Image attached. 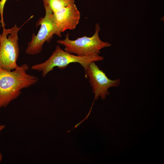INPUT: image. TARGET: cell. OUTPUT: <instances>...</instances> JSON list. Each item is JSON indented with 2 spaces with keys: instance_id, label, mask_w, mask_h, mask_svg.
<instances>
[{
  "instance_id": "1",
  "label": "cell",
  "mask_w": 164,
  "mask_h": 164,
  "mask_svg": "<svg viewBox=\"0 0 164 164\" xmlns=\"http://www.w3.org/2000/svg\"><path fill=\"white\" fill-rule=\"evenodd\" d=\"M29 69L26 64L11 71L0 68V108L6 107L18 97L22 89L38 82V78L27 73Z\"/></svg>"
},
{
  "instance_id": "2",
  "label": "cell",
  "mask_w": 164,
  "mask_h": 164,
  "mask_svg": "<svg viewBox=\"0 0 164 164\" xmlns=\"http://www.w3.org/2000/svg\"><path fill=\"white\" fill-rule=\"evenodd\" d=\"M100 29L98 23L95 26L94 34L91 37L84 36L72 40L69 39V34L67 33L64 39L58 40L56 42L64 46L65 51L79 56L98 55L101 49L111 46L109 42H104L100 39L99 35Z\"/></svg>"
},
{
  "instance_id": "3",
  "label": "cell",
  "mask_w": 164,
  "mask_h": 164,
  "mask_svg": "<svg viewBox=\"0 0 164 164\" xmlns=\"http://www.w3.org/2000/svg\"><path fill=\"white\" fill-rule=\"evenodd\" d=\"M103 59L104 57L99 55L87 56L74 55L63 50L57 45L55 51L47 60L43 63L32 65L31 68L41 72L44 77L56 67L62 69H65L70 63H77L80 64L85 70L91 62Z\"/></svg>"
},
{
  "instance_id": "4",
  "label": "cell",
  "mask_w": 164,
  "mask_h": 164,
  "mask_svg": "<svg viewBox=\"0 0 164 164\" xmlns=\"http://www.w3.org/2000/svg\"><path fill=\"white\" fill-rule=\"evenodd\" d=\"M22 26L18 27L15 24L10 29L3 28L0 33V68L11 71L19 66L16 63L19 53L18 33Z\"/></svg>"
},
{
  "instance_id": "5",
  "label": "cell",
  "mask_w": 164,
  "mask_h": 164,
  "mask_svg": "<svg viewBox=\"0 0 164 164\" xmlns=\"http://www.w3.org/2000/svg\"><path fill=\"white\" fill-rule=\"evenodd\" d=\"M45 15L40 18L36 23V26L40 25V28L36 35L33 33L31 40L28 44L26 53L29 55H35L40 53L44 43L50 42L53 35L56 34V27L51 15L53 12L51 9L44 6Z\"/></svg>"
},
{
  "instance_id": "6",
  "label": "cell",
  "mask_w": 164,
  "mask_h": 164,
  "mask_svg": "<svg viewBox=\"0 0 164 164\" xmlns=\"http://www.w3.org/2000/svg\"><path fill=\"white\" fill-rule=\"evenodd\" d=\"M92 62L88 65L84 70L85 76L88 77L89 82L92 88V92L94 94V102L98 100L99 97L104 100L107 95L110 94L108 89L111 87H117L120 84V80H112L109 79L105 73L95 63Z\"/></svg>"
},
{
  "instance_id": "7",
  "label": "cell",
  "mask_w": 164,
  "mask_h": 164,
  "mask_svg": "<svg viewBox=\"0 0 164 164\" xmlns=\"http://www.w3.org/2000/svg\"><path fill=\"white\" fill-rule=\"evenodd\" d=\"M51 17L56 26L55 35L61 37L62 32L75 29L79 23L80 13L74 3L53 12Z\"/></svg>"
},
{
  "instance_id": "8",
  "label": "cell",
  "mask_w": 164,
  "mask_h": 164,
  "mask_svg": "<svg viewBox=\"0 0 164 164\" xmlns=\"http://www.w3.org/2000/svg\"><path fill=\"white\" fill-rule=\"evenodd\" d=\"M43 6L50 8L53 12L70 5L74 4L75 0H43Z\"/></svg>"
},
{
  "instance_id": "9",
  "label": "cell",
  "mask_w": 164,
  "mask_h": 164,
  "mask_svg": "<svg viewBox=\"0 0 164 164\" xmlns=\"http://www.w3.org/2000/svg\"><path fill=\"white\" fill-rule=\"evenodd\" d=\"M7 0H1L0 1V15L1 26L2 28H5V24L4 22L3 18V11L5 4ZM18 1L19 0H15Z\"/></svg>"
},
{
  "instance_id": "10",
  "label": "cell",
  "mask_w": 164,
  "mask_h": 164,
  "mask_svg": "<svg viewBox=\"0 0 164 164\" xmlns=\"http://www.w3.org/2000/svg\"><path fill=\"white\" fill-rule=\"evenodd\" d=\"M5 127V125H0V132L4 129Z\"/></svg>"
},
{
  "instance_id": "11",
  "label": "cell",
  "mask_w": 164,
  "mask_h": 164,
  "mask_svg": "<svg viewBox=\"0 0 164 164\" xmlns=\"http://www.w3.org/2000/svg\"><path fill=\"white\" fill-rule=\"evenodd\" d=\"M2 154L1 152H0V162L2 161Z\"/></svg>"
},
{
  "instance_id": "12",
  "label": "cell",
  "mask_w": 164,
  "mask_h": 164,
  "mask_svg": "<svg viewBox=\"0 0 164 164\" xmlns=\"http://www.w3.org/2000/svg\"><path fill=\"white\" fill-rule=\"evenodd\" d=\"M1 25L0 24V28H1Z\"/></svg>"
},
{
  "instance_id": "13",
  "label": "cell",
  "mask_w": 164,
  "mask_h": 164,
  "mask_svg": "<svg viewBox=\"0 0 164 164\" xmlns=\"http://www.w3.org/2000/svg\"><path fill=\"white\" fill-rule=\"evenodd\" d=\"M0 22H1V20H0Z\"/></svg>"
},
{
  "instance_id": "14",
  "label": "cell",
  "mask_w": 164,
  "mask_h": 164,
  "mask_svg": "<svg viewBox=\"0 0 164 164\" xmlns=\"http://www.w3.org/2000/svg\"></svg>"
}]
</instances>
